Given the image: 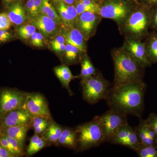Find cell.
I'll return each mask as SVG.
<instances>
[{
	"label": "cell",
	"mask_w": 157,
	"mask_h": 157,
	"mask_svg": "<svg viewBox=\"0 0 157 157\" xmlns=\"http://www.w3.org/2000/svg\"><path fill=\"white\" fill-rule=\"evenodd\" d=\"M147 85L143 81L110 87L106 100L110 109L140 118L144 109Z\"/></svg>",
	"instance_id": "1"
},
{
	"label": "cell",
	"mask_w": 157,
	"mask_h": 157,
	"mask_svg": "<svg viewBox=\"0 0 157 157\" xmlns=\"http://www.w3.org/2000/svg\"><path fill=\"white\" fill-rule=\"evenodd\" d=\"M114 66L113 86L143 81L145 69L122 47L111 51Z\"/></svg>",
	"instance_id": "2"
},
{
	"label": "cell",
	"mask_w": 157,
	"mask_h": 157,
	"mask_svg": "<svg viewBox=\"0 0 157 157\" xmlns=\"http://www.w3.org/2000/svg\"><path fill=\"white\" fill-rule=\"evenodd\" d=\"M150 15V9L137 4L125 22L118 27L120 33L124 37L143 41L149 34Z\"/></svg>",
	"instance_id": "3"
},
{
	"label": "cell",
	"mask_w": 157,
	"mask_h": 157,
	"mask_svg": "<svg viewBox=\"0 0 157 157\" xmlns=\"http://www.w3.org/2000/svg\"><path fill=\"white\" fill-rule=\"evenodd\" d=\"M74 128L77 136L76 151H85L105 142L103 129L97 116Z\"/></svg>",
	"instance_id": "4"
},
{
	"label": "cell",
	"mask_w": 157,
	"mask_h": 157,
	"mask_svg": "<svg viewBox=\"0 0 157 157\" xmlns=\"http://www.w3.org/2000/svg\"><path fill=\"white\" fill-rule=\"evenodd\" d=\"M82 98L89 104H97L102 100H106L110 85L109 82L99 72L88 78L81 79Z\"/></svg>",
	"instance_id": "5"
},
{
	"label": "cell",
	"mask_w": 157,
	"mask_h": 157,
	"mask_svg": "<svg viewBox=\"0 0 157 157\" xmlns=\"http://www.w3.org/2000/svg\"><path fill=\"white\" fill-rule=\"evenodd\" d=\"M137 5L128 0H105L100 5L99 14L102 18L112 20L119 27L126 20Z\"/></svg>",
	"instance_id": "6"
},
{
	"label": "cell",
	"mask_w": 157,
	"mask_h": 157,
	"mask_svg": "<svg viewBox=\"0 0 157 157\" xmlns=\"http://www.w3.org/2000/svg\"><path fill=\"white\" fill-rule=\"evenodd\" d=\"M28 94L17 89H0V117L11 110L23 108Z\"/></svg>",
	"instance_id": "7"
},
{
	"label": "cell",
	"mask_w": 157,
	"mask_h": 157,
	"mask_svg": "<svg viewBox=\"0 0 157 157\" xmlns=\"http://www.w3.org/2000/svg\"><path fill=\"white\" fill-rule=\"evenodd\" d=\"M97 116L103 129L105 142H108L118 129L128 123L127 115L111 109Z\"/></svg>",
	"instance_id": "8"
},
{
	"label": "cell",
	"mask_w": 157,
	"mask_h": 157,
	"mask_svg": "<svg viewBox=\"0 0 157 157\" xmlns=\"http://www.w3.org/2000/svg\"><path fill=\"white\" fill-rule=\"evenodd\" d=\"M23 108L31 117H41L52 119L48 101L41 93H28Z\"/></svg>",
	"instance_id": "9"
},
{
	"label": "cell",
	"mask_w": 157,
	"mask_h": 157,
	"mask_svg": "<svg viewBox=\"0 0 157 157\" xmlns=\"http://www.w3.org/2000/svg\"><path fill=\"white\" fill-rule=\"evenodd\" d=\"M122 48L144 68L151 67L152 63L147 51L145 43L142 41L124 37Z\"/></svg>",
	"instance_id": "10"
},
{
	"label": "cell",
	"mask_w": 157,
	"mask_h": 157,
	"mask_svg": "<svg viewBox=\"0 0 157 157\" xmlns=\"http://www.w3.org/2000/svg\"><path fill=\"white\" fill-rule=\"evenodd\" d=\"M102 17L99 14L85 12L79 14L75 27L80 31L86 41L94 36Z\"/></svg>",
	"instance_id": "11"
},
{
	"label": "cell",
	"mask_w": 157,
	"mask_h": 157,
	"mask_svg": "<svg viewBox=\"0 0 157 157\" xmlns=\"http://www.w3.org/2000/svg\"><path fill=\"white\" fill-rule=\"evenodd\" d=\"M31 120L23 108L11 110L0 117V132L9 127L30 124Z\"/></svg>",
	"instance_id": "12"
},
{
	"label": "cell",
	"mask_w": 157,
	"mask_h": 157,
	"mask_svg": "<svg viewBox=\"0 0 157 157\" xmlns=\"http://www.w3.org/2000/svg\"><path fill=\"white\" fill-rule=\"evenodd\" d=\"M63 24L68 27H75L78 13L74 5L67 4L63 0H52Z\"/></svg>",
	"instance_id": "13"
},
{
	"label": "cell",
	"mask_w": 157,
	"mask_h": 157,
	"mask_svg": "<svg viewBox=\"0 0 157 157\" xmlns=\"http://www.w3.org/2000/svg\"><path fill=\"white\" fill-rule=\"evenodd\" d=\"M60 26V32L65 37L66 42L75 46L82 52L86 53L87 41L80 31L76 27H68L63 24Z\"/></svg>",
	"instance_id": "14"
},
{
	"label": "cell",
	"mask_w": 157,
	"mask_h": 157,
	"mask_svg": "<svg viewBox=\"0 0 157 157\" xmlns=\"http://www.w3.org/2000/svg\"><path fill=\"white\" fill-rule=\"evenodd\" d=\"M28 21L29 24L35 26L45 38L52 36L57 32L59 25L53 20L42 14L29 19Z\"/></svg>",
	"instance_id": "15"
},
{
	"label": "cell",
	"mask_w": 157,
	"mask_h": 157,
	"mask_svg": "<svg viewBox=\"0 0 157 157\" xmlns=\"http://www.w3.org/2000/svg\"><path fill=\"white\" fill-rule=\"evenodd\" d=\"M134 129L141 144L157 147V135L146 120H140L139 125Z\"/></svg>",
	"instance_id": "16"
},
{
	"label": "cell",
	"mask_w": 157,
	"mask_h": 157,
	"mask_svg": "<svg viewBox=\"0 0 157 157\" xmlns=\"http://www.w3.org/2000/svg\"><path fill=\"white\" fill-rule=\"evenodd\" d=\"M8 7L7 14L12 24L20 25L29 20L25 7L19 1H15Z\"/></svg>",
	"instance_id": "17"
},
{
	"label": "cell",
	"mask_w": 157,
	"mask_h": 157,
	"mask_svg": "<svg viewBox=\"0 0 157 157\" xmlns=\"http://www.w3.org/2000/svg\"><path fill=\"white\" fill-rule=\"evenodd\" d=\"M53 70L56 76L60 82L62 86L67 90L70 96H73L74 94L71 90L70 84L72 80L79 78V76L73 75L68 66L65 64L55 67Z\"/></svg>",
	"instance_id": "18"
},
{
	"label": "cell",
	"mask_w": 157,
	"mask_h": 157,
	"mask_svg": "<svg viewBox=\"0 0 157 157\" xmlns=\"http://www.w3.org/2000/svg\"><path fill=\"white\" fill-rule=\"evenodd\" d=\"M31 128L30 124L14 126L1 131L0 135L9 136L16 139L25 147L27 135Z\"/></svg>",
	"instance_id": "19"
},
{
	"label": "cell",
	"mask_w": 157,
	"mask_h": 157,
	"mask_svg": "<svg viewBox=\"0 0 157 157\" xmlns=\"http://www.w3.org/2000/svg\"><path fill=\"white\" fill-rule=\"evenodd\" d=\"M59 146L71 149L76 151L77 136L74 128H63L58 141Z\"/></svg>",
	"instance_id": "20"
},
{
	"label": "cell",
	"mask_w": 157,
	"mask_h": 157,
	"mask_svg": "<svg viewBox=\"0 0 157 157\" xmlns=\"http://www.w3.org/2000/svg\"><path fill=\"white\" fill-rule=\"evenodd\" d=\"M86 54L80 51L75 46L67 43L66 50L63 54L64 63L63 64L68 66L81 63L83 56Z\"/></svg>",
	"instance_id": "21"
},
{
	"label": "cell",
	"mask_w": 157,
	"mask_h": 157,
	"mask_svg": "<svg viewBox=\"0 0 157 157\" xmlns=\"http://www.w3.org/2000/svg\"><path fill=\"white\" fill-rule=\"evenodd\" d=\"M63 128L53 121L48 129L41 136H42L48 143V145L59 146L58 141L63 132Z\"/></svg>",
	"instance_id": "22"
},
{
	"label": "cell",
	"mask_w": 157,
	"mask_h": 157,
	"mask_svg": "<svg viewBox=\"0 0 157 157\" xmlns=\"http://www.w3.org/2000/svg\"><path fill=\"white\" fill-rule=\"evenodd\" d=\"M147 51L152 64L157 63V32H150L144 39Z\"/></svg>",
	"instance_id": "23"
},
{
	"label": "cell",
	"mask_w": 157,
	"mask_h": 157,
	"mask_svg": "<svg viewBox=\"0 0 157 157\" xmlns=\"http://www.w3.org/2000/svg\"><path fill=\"white\" fill-rule=\"evenodd\" d=\"M47 146V141L42 136L35 134L30 139L28 146L26 150V155L32 156Z\"/></svg>",
	"instance_id": "24"
},
{
	"label": "cell",
	"mask_w": 157,
	"mask_h": 157,
	"mask_svg": "<svg viewBox=\"0 0 157 157\" xmlns=\"http://www.w3.org/2000/svg\"><path fill=\"white\" fill-rule=\"evenodd\" d=\"M39 12L40 14L45 15L53 20L59 25L63 24L62 20L52 0H42Z\"/></svg>",
	"instance_id": "25"
},
{
	"label": "cell",
	"mask_w": 157,
	"mask_h": 157,
	"mask_svg": "<svg viewBox=\"0 0 157 157\" xmlns=\"http://www.w3.org/2000/svg\"><path fill=\"white\" fill-rule=\"evenodd\" d=\"M53 120L41 117H31L30 124L31 128L33 130L36 135H41L48 129Z\"/></svg>",
	"instance_id": "26"
},
{
	"label": "cell",
	"mask_w": 157,
	"mask_h": 157,
	"mask_svg": "<svg viewBox=\"0 0 157 157\" xmlns=\"http://www.w3.org/2000/svg\"><path fill=\"white\" fill-rule=\"evenodd\" d=\"M132 128V127L129 125L128 123L123 125L118 129L108 142H110L113 144L121 145L122 142L128 137Z\"/></svg>",
	"instance_id": "27"
},
{
	"label": "cell",
	"mask_w": 157,
	"mask_h": 157,
	"mask_svg": "<svg viewBox=\"0 0 157 157\" xmlns=\"http://www.w3.org/2000/svg\"><path fill=\"white\" fill-rule=\"evenodd\" d=\"M141 145L135 129H131L126 140L122 143V146L127 147L135 151Z\"/></svg>",
	"instance_id": "28"
},
{
	"label": "cell",
	"mask_w": 157,
	"mask_h": 157,
	"mask_svg": "<svg viewBox=\"0 0 157 157\" xmlns=\"http://www.w3.org/2000/svg\"><path fill=\"white\" fill-rule=\"evenodd\" d=\"M135 152L140 157H157V147L153 145L141 144Z\"/></svg>",
	"instance_id": "29"
},
{
	"label": "cell",
	"mask_w": 157,
	"mask_h": 157,
	"mask_svg": "<svg viewBox=\"0 0 157 157\" xmlns=\"http://www.w3.org/2000/svg\"><path fill=\"white\" fill-rule=\"evenodd\" d=\"M36 29L35 26L30 24L20 26L17 28V33L21 39L28 40L36 32Z\"/></svg>",
	"instance_id": "30"
},
{
	"label": "cell",
	"mask_w": 157,
	"mask_h": 157,
	"mask_svg": "<svg viewBox=\"0 0 157 157\" xmlns=\"http://www.w3.org/2000/svg\"><path fill=\"white\" fill-rule=\"evenodd\" d=\"M0 144L7 150L13 157H21L19 153L12 144L5 136L2 135H0Z\"/></svg>",
	"instance_id": "31"
},
{
	"label": "cell",
	"mask_w": 157,
	"mask_h": 157,
	"mask_svg": "<svg viewBox=\"0 0 157 157\" xmlns=\"http://www.w3.org/2000/svg\"><path fill=\"white\" fill-rule=\"evenodd\" d=\"M25 8L29 19L36 17L40 14L36 8L34 0H28L26 3Z\"/></svg>",
	"instance_id": "32"
},
{
	"label": "cell",
	"mask_w": 157,
	"mask_h": 157,
	"mask_svg": "<svg viewBox=\"0 0 157 157\" xmlns=\"http://www.w3.org/2000/svg\"><path fill=\"white\" fill-rule=\"evenodd\" d=\"M74 6L76 7L78 15L85 12H91L99 14L100 10L86 6L81 2H77Z\"/></svg>",
	"instance_id": "33"
},
{
	"label": "cell",
	"mask_w": 157,
	"mask_h": 157,
	"mask_svg": "<svg viewBox=\"0 0 157 157\" xmlns=\"http://www.w3.org/2000/svg\"><path fill=\"white\" fill-rule=\"evenodd\" d=\"M44 37L40 32L38 33L36 31L30 38L31 44L35 47H42L44 45Z\"/></svg>",
	"instance_id": "34"
},
{
	"label": "cell",
	"mask_w": 157,
	"mask_h": 157,
	"mask_svg": "<svg viewBox=\"0 0 157 157\" xmlns=\"http://www.w3.org/2000/svg\"><path fill=\"white\" fill-rule=\"evenodd\" d=\"M81 62L84 65L89 77L95 75L98 72L86 54L83 56Z\"/></svg>",
	"instance_id": "35"
},
{
	"label": "cell",
	"mask_w": 157,
	"mask_h": 157,
	"mask_svg": "<svg viewBox=\"0 0 157 157\" xmlns=\"http://www.w3.org/2000/svg\"><path fill=\"white\" fill-rule=\"evenodd\" d=\"M12 24L7 13H0V30H8Z\"/></svg>",
	"instance_id": "36"
},
{
	"label": "cell",
	"mask_w": 157,
	"mask_h": 157,
	"mask_svg": "<svg viewBox=\"0 0 157 157\" xmlns=\"http://www.w3.org/2000/svg\"><path fill=\"white\" fill-rule=\"evenodd\" d=\"M150 29L157 32V7L150 9Z\"/></svg>",
	"instance_id": "37"
},
{
	"label": "cell",
	"mask_w": 157,
	"mask_h": 157,
	"mask_svg": "<svg viewBox=\"0 0 157 157\" xmlns=\"http://www.w3.org/2000/svg\"><path fill=\"white\" fill-rule=\"evenodd\" d=\"M147 122L151 127L157 135V115L155 113H151L146 120Z\"/></svg>",
	"instance_id": "38"
},
{
	"label": "cell",
	"mask_w": 157,
	"mask_h": 157,
	"mask_svg": "<svg viewBox=\"0 0 157 157\" xmlns=\"http://www.w3.org/2000/svg\"><path fill=\"white\" fill-rule=\"evenodd\" d=\"M12 38V35L8 30H0V43L8 42Z\"/></svg>",
	"instance_id": "39"
},
{
	"label": "cell",
	"mask_w": 157,
	"mask_h": 157,
	"mask_svg": "<svg viewBox=\"0 0 157 157\" xmlns=\"http://www.w3.org/2000/svg\"><path fill=\"white\" fill-rule=\"evenodd\" d=\"M66 43L67 42L65 40V37L60 34V35H59L57 36L54 37L51 41V46L52 47L56 46V45Z\"/></svg>",
	"instance_id": "40"
},
{
	"label": "cell",
	"mask_w": 157,
	"mask_h": 157,
	"mask_svg": "<svg viewBox=\"0 0 157 157\" xmlns=\"http://www.w3.org/2000/svg\"><path fill=\"white\" fill-rule=\"evenodd\" d=\"M140 4L146 6L149 9H151L154 7H157V0H140Z\"/></svg>",
	"instance_id": "41"
},
{
	"label": "cell",
	"mask_w": 157,
	"mask_h": 157,
	"mask_svg": "<svg viewBox=\"0 0 157 157\" xmlns=\"http://www.w3.org/2000/svg\"><path fill=\"white\" fill-rule=\"evenodd\" d=\"M66 44L67 43L59 44V45L53 46V47H52V48L56 53L63 54L64 52H65V51L66 50Z\"/></svg>",
	"instance_id": "42"
},
{
	"label": "cell",
	"mask_w": 157,
	"mask_h": 157,
	"mask_svg": "<svg viewBox=\"0 0 157 157\" xmlns=\"http://www.w3.org/2000/svg\"><path fill=\"white\" fill-rule=\"evenodd\" d=\"M82 2L86 6H90L95 9L100 10V6L99 4L93 0H83L82 1Z\"/></svg>",
	"instance_id": "43"
},
{
	"label": "cell",
	"mask_w": 157,
	"mask_h": 157,
	"mask_svg": "<svg viewBox=\"0 0 157 157\" xmlns=\"http://www.w3.org/2000/svg\"><path fill=\"white\" fill-rule=\"evenodd\" d=\"M0 157H13L7 150L0 144Z\"/></svg>",
	"instance_id": "44"
},
{
	"label": "cell",
	"mask_w": 157,
	"mask_h": 157,
	"mask_svg": "<svg viewBox=\"0 0 157 157\" xmlns=\"http://www.w3.org/2000/svg\"><path fill=\"white\" fill-rule=\"evenodd\" d=\"M16 1V0H2V2L5 6L8 7L11 3L14 2Z\"/></svg>",
	"instance_id": "45"
},
{
	"label": "cell",
	"mask_w": 157,
	"mask_h": 157,
	"mask_svg": "<svg viewBox=\"0 0 157 157\" xmlns=\"http://www.w3.org/2000/svg\"><path fill=\"white\" fill-rule=\"evenodd\" d=\"M65 3L70 5H73L75 3V0H63Z\"/></svg>",
	"instance_id": "46"
},
{
	"label": "cell",
	"mask_w": 157,
	"mask_h": 157,
	"mask_svg": "<svg viewBox=\"0 0 157 157\" xmlns=\"http://www.w3.org/2000/svg\"><path fill=\"white\" fill-rule=\"evenodd\" d=\"M128 1H130V2H134L136 3V4H139V3H138V0H128Z\"/></svg>",
	"instance_id": "47"
},
{
	"label": "cell",
	"mask_w": 157,
	"mask_h": 157,
	"mask_svg": "<svg viewBox=\"0 0 157 157\" xmlns=\"http://www.w3.org/2000/svg\"><path fill=\"white\" fill-rule=\"evenodd\" d=\"M93 1H94V2H101V1H103V0H93Z\"/></svg>",
	"instance_id": "48"
},
{
	"label": "cell",
	"mask_w": 157,
	"mask_h": 157,
	"mask_svg": "<svg viewBox=\"0 0 157 157\" xmlns=\"http://www.w3.org/2000/svg\"><path fill=\"white\" fill-rule=\"evenodd\" d=\"M77 2H82V1H83V0H76Z\"/></svg>",
	"instance_id": "49"
}]
</instances>
